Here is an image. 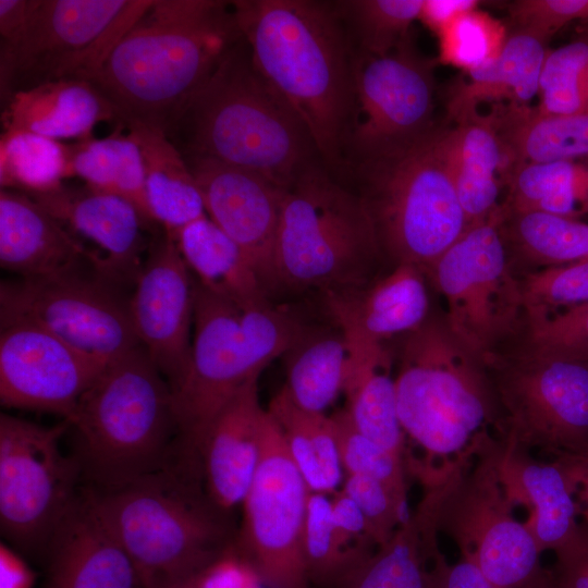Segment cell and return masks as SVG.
Segmentation results:
<instances>
[{
	"label": "cell",
	"mask_w": 588,
	"mask_h": 588,
	"mask_svg": "<svg viewBox=\"0 0 588 588\" xmlns=\"http://www.w3.org/2000/svg\"><path fill=\"white\" fill-rule=\"evenodd\" d=\"M241 38L231 1L154 0L87 82L120 125L167 135Z\"/></svg>",
	"instance_id": "cell-1"
},
{
	"label": "cell",
	"mask_w": 588,
	"mask_h": 588,
	"mask_svg": "<svg viewBox=\"0 0 588 588\" xmlns=\"http://www.w3.org/2000/svg\"><path fill=\"white\" fill-rule=\"evenodd\" d=\"M231 4L254 66L297 115L316 151L336 163L354 103L353 62L336 2Z\"/></svg>",
	"instance_id": "cell-2"
},
{
	"label": "cell",
	"mask_w": 588,
	"mask_h": 588,
	"mask_svg": "<svg viewBox=\"0 0 588 588\" xmlns=\"http://www.w3.org/2000/svg\"><path fill=\"white\" fill-rule=\"evenodd\" d=\"M167 137L199 156L290 187L316 148L304 125L253 64L243 37L226 52Z\"/></svg>",
	"instance_id": "cell-3"
},
{
	"label": "cell",
	"mask_w": 588,
	"mask_h": 588,
	"mask_svg": "<svg viewBox=\"0 0 588 588\" xmlns=\"http://www.w3.org/2000/svg\"><path fill=\"white\" fill-rule=\"evenodd\" d=\"M85 487L146 587L196 576L235 542L230 513L209 497L192 454L118 486Z\"/></svg>",
	"instance_id": "cell-4"
},
{
	"label": "cell",
	"mask_w": 588,
	"mask_h": 588,
	"mask_svg": "<svg viewBox=\"0 0 588 588\" xmlns=\"http://www.w3.org/2000/svg\"><path fill=\"white\" fill-rule=\"evenodd\" d=\"M402 336L397 415L404 434L425 454L413 467L428 488L474 454L487 426L495 425V401L480 360L444 320L428 317Z\"/></svg>",
	"instance_id": "cell-5"
},
{
	"label": "cell",
	"mask_w": 588,
	"mask_h": 588,
	"mask_svg": "<svg viewBox=\"0 0 588 588\" xmlns=\"http://www.w3.org/2000/svg\"><path fill=\"white\" fill-rule=\"evenodd\" d=\"M85 486L108 488L159 470L184 453L170 384L142 345L108 364L69 419Z\"/></svg>",
	"instance_id": "cell-6"
},
{
	"label": "cell",
	"mask_w": 588,
	"mask_h": 588,
	"mask_svg": "<svg viewBox=\"0 0 588 588\" xmlns=\"http://www.w3.org/2000/svg\"><path fill=\"white\" fill-rule=\"evenodd\" d=\"M193 322L189 362L171 392L181 441L199 457L218 413L289 351L307 322L294 309L270 299L242 308L196 280Z\"/></svg>",
	"instance_id": "cell-7"
},
{
	"label": "cell",
	"mask_w": 588,
	"mask_h": 588,
	"mask_svg": "<svg viewBox=\"0 0 588 588\" xmlns=\"http://www.w3.org/2000/svg\"><path fill=\"white\" fill-rule=\"evenodd\" d=\"M450 124L415 143L362 162V197L383 257L420 268L434 262L468 229L455 189Z\"/></svg>",
	"instance_id": "cell-8"
},
{
	"label": "cell",
	"mask_w": 588,
	"mask_h": 588,
	"mask_svg": "<svg viewBox=\"0 0 588 588\" xmlns=\"http://www.w3.org/2000/svg\"><path fill=\"white\" fill-rule=\"evenodd\" d=\"M383 258L362 197L309 167L283 192L274 291L322 295L362 287Z\"/></svg>",
	"instance_id": "cell-9"
},
{
	"label": "cell",
	"mask_w": 588,
	"mask_h": 588,
	"mask_svg": "<svg viewBox=\"0 0 588 588\" xmlns=\"http://www.w3.org/2000/svg\"><path fill=\"white\" fill-rule=\"evenodd\" d=\"M502 443L485 433L475 453L427 488L418 507L495 588H523L541 572L540 554L500 478Z\"/></svg>",
	"instance_id": "cell-10"
},
{
	"label": "cell",
	"mask_w": 588,
	"mask_h": 588,
	"mask_svg": "<svg viewBox=\"0 0 588 588\" xmlns=\"http://www.w3.org/2000/svg\"><path fill=\"white\" fill-rule=\"evenodd\" d=\"M154 0H37L0 49L1 98L64 78L87 81Z\"/></svg>",
	"instance_id": "cell-11"
},
{
	"label": "cell",
	"mask_w": 588,
	"mask_h": 588,
	"mask_svg": "<svg viewBox=\"0 0 588 588\" xmlns=\"http://www.w3.org/2000/svg\"><path fill=\"white\" fill-rule=\"evenodd\" d=\"M68 420L47 427L0 416V526L7 543L45 556L54 532L82 494L85 482L61 439Z\"/></svg>",
	"instance_id": "cell-12"
},
{
	"label": "cell",
	"mask_w": 588,
	"mask_h": 588,
	"mask_svg": "<svg viewBox=\"0 0 588 588\" xmlns=\"http://www.w3.org/2000/svg\"><path fill=\"white\" fill-rule=\"evenodd\" d=\"M490 383L504 444L554 461L588 460V360L527 353Z\"/></svg>",
	"instance_id": "cell-13"
},
{
	"label": "cell",
	"mask_w": 588,
	"mask_h": 588,
	"mask_svg": "<svg viewBox=\"0 0 588 588\" xmlns=\"http://www.w3.org/2000/svg\"><path fill=\"white\" fill-rule=\"evenodd\" d=\"M500 220L501 209L469 226L427 273L445 299L449 329L479 360L489 359L525 311Z\"/></svg>",
	"instance_id": "cell-14"
},
{
	"label": "cell",
	"mask_w": 588,
	"mask_h": 588,
	"mask_svg": "<svg viewBox=\"0 0 588 588\" xmlns=\"http://www.w3.org/2000/svg\"><path fill=\"white\" fill-rule=\"evenodd\" d=\"M309 489L268 411L235 548L269 588H308L303 536Z\"/></svg>",
	"instance_id": "cell-15"
},
{
	"label": "cell",
	"mask_w": 588,
	"mask_h": 588,
	"mask_svg": "<svg viewBox=\"0 0 588 588\" xmlns=\"http://www.w3.org/2000/svg\"><path fill=\"white\" fill-rule=\"evenodd\" d=\"M115 284L78 270L2 282L0 318L36 324L78 352L107 366L139 344L128 299Z\"/></svg>",
	"instance_id": "cell-16"
},
{
	"label": "cell",
	"mask_w": 588,
	"mask_h": 588,
	"mask_svg": "<svg viewBox=\"0 0 588 588\" xmlns=\"http://www.w3.org/2000/svg\"><path fill=\"white\" fill-rule=\"evenodd\" d=\"M436 62L421 57L409 40L388 54H359L353 62L354 103L346 146L360 163L404 148L437 125Z\"/></svg>",
	"instance_id": "cell-17"
},
{
	"label": "cell",
	"mask_w": 588,
	"mask_h": 588,
	"mask_svg": "<svg viewBox=\"0 0 588 588\" xmlns=\"http://www.w3.org/2000/svg\"><path fill=\"white\" fill-rule=\"evenodd\" d=\"M105 367L36 324L1 322L0 401L5 407L69 419Z\"/></svg>",
	"instance_id": "cell-18"
},
{
	"label": "cell",
	"mask_w": 588,
	"mask_h": 588,
	"mask_svg": "<svg viewBox=\"0 0 588 588\" xmlns=\"http://www.w3.org/2000/svg\"><path fill=\"white\" fill-rule=\"evenodd\" d=\"M128 307L139 344L173 390L191 356L194 279L171 235L144 261Z\"/></svg>",
	"instance_id": "cell-19"
},
{
	"label": "cell",
	"mask_w": 588,
	"mask_h": 588,
	"mask_svg": "<svg viewBox=\"0 0 588 588\" xmlns=\"http://www.w3.org/2000/svg\"><path fill=\"white\" fill-rule=\"evenodd\" d=\"M183 157L201 193L206 215L243 249L270 294L285 188L211 158Z\"/></svg>",
	"instance_id": "cell-20"
},
{
	"label": "cell",
	"mask_w": 588,
	"mask_h": 588,
	"mask_svg": "<svg viewBox=\"0 0 588 588\" xmlns=\"http://www.w3.org/2000/svg\"><path fill=\"white\" fill-rule=\"evenodd\" d=\"M47 588H147L84 486L46 550Z\"/></svg>",
	"instance_id": "cell-21"
},
{
	"label": "cell",
	"mask_w": 588,
	"mask_h": 588,
	"mask_svg": "<svg viewBox=\"0 0 588 588\" xmlns=\"http://www.w3.org/2000/svg\"><path fill=\"white\" fill-rule=\"evenodd\" d=\"M27 195L63 225L98 246L101 250L98 275L115 285L135 282L144 264L142 228L146 221L131 203L88 187L61 186Z\"/></svg>",
	"instance_id": "cell-22"
},
{
	"label": "cell",
	"mask_w": 588,
	"mask_h": 588,
	"mask_svg": "<svg viewBox=\"0 0 588 588\" xmlns=\"http://www.w3.org/2000/svg\"><path fill=\"white\" fill-rule=\"evenodd\" d=\"M265 415L258 379H254L218 413L200 444L198 454L206 490L228 513L243 503L256 474Z\"/></svg>",
	"instance_id": "cell-23"
},
{
	"label": "cell",
	"mask_w": 588,
	"mask_h": 588,
	"mask_svg": "<svg viewBox=\"0 0 588 588\" xmlns=\"http://www.w3.org/2000/svg\"><path fill=\"white\" fill-rule=\"evenodd\" d=\"M424 275L416 266L396 265L385 277L362 287L323 295L326 310L347 338L384 343L427 320Z\"/></svg>",
	"instance_id": "cell-24"
},
{
	"label": "cell",
	"mask_w": 588,
	"mask_h": 588,
	"mask_svg": "<svg viewBox=\"0 0 588 588\" xmlns=\"http://www.w3.org/2000/svg\"><path fill=\"white\" fill-rule=\"evenodd\" d=\"M96 252L88 250L73 233L27 194L0 192V265L24 279L48 278L77 270L83 261L93 267Z\"/></svg>",
	"instance_id": "cell-25"
},
{
	"label": "cell",
	"mask_w": 588,
	"mask_h": 588,
	"mask_svg": "<svg viewBox=\"0 0 588 588\" xmlns=\"http://www.w3.org/2000/svg\"><path fill=\"white\" fill-rule=\"evenodd\" d=\"M501 443L499 473L505 492L514 505L528 509L525 525L541 553L554 552L579 526V507L568 467L563 461L534 460L530 453Z\"/></svg>",
	"instance_id": "cell-26"
},
{
	"label": "cell",
	"mask_w": 588,
	"mask_h": 588,
	"mask_svg": "<svg viewBox=\"0 0 588 588\" xmlns=\"http://www.w3.org/2000/svg\"><path fill=\"white\" fill-rule=\"evenodd\" d=\"M449 124L452 175L469 228L500 211L512 166L488 113H469Z\"/></svg>",
	"instance_id": "cell-27"
},
{
	"label": "cell",
	"mask_w": 588,
	"mask_h": 588,
	"mask_svg": "<svg viewBox=\"0 0 588 588\" xmlns=\"http://www.w3.org/2000/svg\"><path fill=\"white\" fill-rule=\"evenodd\" d=\"M548 42L532 34L512 29L500 54L470 70L448 95V123L478 112L485 103L525 107L539 95V82Z\"/></svg>",
	"instance_id": "cell-28"
},
{
	"label": "cell",
	"mask_w": 588,
	"mask_h": 588,
	"mask_svg": "<svg viewBox=\"0 0 588 588\" xmlns=\"http://www.w3.org/2000/svg\"><path fill=\"white\" fill-rule=\"evenodd\" d=\"M117 119L108 100L87 81L64 78L17 91L5 100L4 132L48 138L89 139L95 125Z\"/></svg>",
	"instance_id": "cell-29"
},
{
	"label": "cell",
	"mask_w": 588,
	"mask_h": 588,
	"mask_svg": "<svg viewBox=\"0 0 588 588\" xmlns=\"http://www.w3.org/2000/svg\"><path fill=\"white\" fill-rule=\"evenodd\" d=\"M346 339L350 363L343 390L347 397L345 409L360 433L405 460V434L391 373L392 355L383 342Z\"/></svg>",
	"instance_id": "cell-30"
},
{
	"label": "cell",
	"mask_w": 588,
	"mask_h": 588,
	"mask_svg": "<svg viewBox=\"0 0 588 588\" xmlns=\"http://www.w3.org/2000/svg\"><path fill=\"white\" fill-rule=\"evenodd\" d=\"M196 281L245 308L269 301V292L243 249L207 215L173 236Z\"/></svg>",
	"instance_id": "cell-31"
},
{
	"label": "cell",
	"mask_w": 588,
	"mask_h": 588,
	"mask_svg": "<svg viewBox=\"0 0 588 588\" xmlns=\"http://www.w3.org/2000/svg\"><path fill=\"white\" fill-rule=\"evenodd\" d=\"M488 114L509 155L512 171L524 163L588 157V112L553 114L530 106H497Z\"/></svg>",
	"instance_id": "cell-32"
},
{
	"label": "cell",
	"mask_w": 588,
	"mask_h": 588,
	"mask_svg": "<svg viewBox=\"0 0 588 588\" xmlns=\"http://www.w3.org/2000/svg\"><path fill=\"white\" fill-rule=\"evenodd\" d=\"M125 127L140 149L151 219L173 236L181 228L206 215L196 180L185 158L166 134L142 125Z\"/></svg>",
	"instance_id": "cell-33"
},
{
	"label": "cell",
	"mask_w": 588,
	"mask_h": 588,
	"mask_svg": "<svg viewBox=\"0 0 588 588\" xmlns=\"http://www.w3.org/2000/svg\"><path fill=\"white\" fill-rule=\"evenodd\" d=\"M283 356L289 397L306 412L324 414L345 385L350 347L344 332L334 322L307 323Z\"/></svg>",
	"instance_id": "cell-34"
},
{
	"label": "cell",
	"mask_w": 588,
	"mask_h": 588,
	"mask_svg": "<svg viewBox=\"0 0 588 588\" xmlns=\"http://www.w3.org/2000/svg\"><path fill=\"white\" fill-rule=\"evenodd\" d=\"M438 531L418 510L336 588H429Z\"/></svg>",
	"instance_id": "cell-35"
},
{
	"label": "cell",
	"mask_w": 588,
	"mask_h": 588,
	"mask_svg": "<svg viewBox=\"0 0 588 588\" xmlns=\"http://www.w3.org/2000/svg\"><path fill=\"white\" fill-rule=\"evenodd\" d=\"M267 411L278 425L309 491L326 494L338 491L343 467L330 416L299 408L283 388Z\"/></svg>",
	"instance_id": "cell-36"
},
{
	"label": "cell",
	"mask_w": 588,
	"mask_h": 588,
	"mask_svg": "<svg viewBox=\"0 0 588 588\" xmlns=\"http://www.w3.org/2000/svg\"><path fill=\"white\" fill-rule=\"evenodd\" d=\"M502 208L579 220L588 216V157L515 167Z\"/></svg>",
	"instance_id": "cell-37"
},
{
	"label": "cell",
	"mask_w": 588,
	"mask_h": 588,
	"mask_svg": "<svg viewBox=\"0 0 588 588\" xmlns=\"http://www.w3.org/2000/svg\"><path fill=\"white\" fill-rule=\"evenodd\" d=\"M71 175L88 188L120 196L131 203L148 223L151 219L146 197L145 170L140 149L127 133L119 131L101 139H85L70 146Z\"/></svg>",
	"instance_id": "cell-38"
},
{
	"label": "cell",
	"mask_w": 588,
	"mask_h": 588,
	"mask_svg": "<svg viewBox=\"0 0 588 588\" xmlns=\"http://www.w3.org/2000/svg\"><path fill=\"white\" fill-rule=\"evenodd\" d=\"M500 226L507 249L528 262L549 268L588 260V224L580 220L501 207Z\"/></svg>",
	"instance_id": "cell-39"
},
{
	"label": "cell",
	"mask_w": 588,
	"mask_h": 588,
	"mask_svg": "<svg viewBox=\"0 0 588 588\" xmlns=\"http://www.w3.org/2000/svg\"><path fill=\"white\" fill-rule=\"evenodd\" d=\"M71 175L70 146L25 131L3 132L0 140L1 189L25 194L60 188Z\"/></svg>",
	"instance_id": "cell-40"
},
{
	"label": "cell",
	"mask_w": 588,
	"mask_h": 588,
	"mask_svg": "<svg viewBox=\"0 0 588 588\" xmlns=\"http://www.w3.org/2000/svg\"><path fill=\"white\" fill-rule=\"evenodd\" d=\"M424 0H352L336 2L343 20L351 22L360 53L380 57L409 40Z\"/></svg>",
	"instance_id": "cell-41"
},
{
	"label": "cell",
	"mask_w": 588,
	"mask_h": 588,
	"mask_svg": "<svg viewBox=\"0 0 588 588\" xmlns=\"http://www.w3.org/2000/svg\"><path fill=\"white\" fill-rule=\"evenodd\" d=\"M538 96L537 109L542 113L588 112V32L549 50Z\"/></svg>",
	"instance_id": "cell-42"
},
{
	"label": "cell",
	"mask_w": 588,
	"mask_h": 588,
	"mask_svg": "<svg viewBox=\"0 0 588 588\" xmlns=\"http://www.w3.org/2000/svg\"><path fill=\"white\" fill-rule=\"evenodd\" d=\"M329 494L309 491L303 536V553L309 583L336 588L363 561L338 542L331 522Z\"/></svg>",
	"instance_id": "cell-43"
},
{
	"label": "cell",
	"mask_w": 588,
	"mask_h": 588,
	"mask_svg": "<svg viewBox=\"0 0 588 588\" xmlns=\"http://www.w3.org/2000/svg\"><path fill=\"white\" fill-rule=\"evenodd\" d=\"M507 34L502 22L478 8L465 12L437 34V62L460 68L464 72L477 69L500 54Z\"/></svg>",
	"instance_id": "cell-44"
},
{
	"label": "cell",
	"mask_w": 588,
	"mask_h": 588,
	"mask_svg": "<svg viewBox=\"0 0 588 588\" xmlns=\"http://www.w3.org/2000/svg\"><path fill=\"white\" fill-rule=\"evenodd\" d=\"M340 460L346 475H360L378 479L397 494L406 498L405 460L396 456L360 433L346 409L330 416Z\"/></svg>",
	"instance_id": "cell-45"
},
{
	"label": "cell",
	"mask_w": 588,
	"mask_h": 588,
	"mask_svg": "<svg viewBox=\"0 0 588 588\" xmlns=\"http://www.w3.org/2000/svg\"><path fill=\"white\" fill-rule=\"evenodd\" d=\"M528 319L549 316L588 303V260L549 267L520 281Z\"/></svg>",
	"instance_id": "cell-46"
},
{
	"label": "cell",
	"mask_w": 588,
	"mask_h": 588,
	"mask_svg": "<svg viewBox=\"0 0 588 588\" xmlns=\"http://www.w3.org/2000/svg\"><path fill=\"white\" fill-rule=\"evenodd\" d=\"M528 353L588 360V303L529 319Z\"/></svg>",
	"instance_id": "cell-47"
},
{
	"label": "cell",
	"mask_w": 588,
	"mask_h": 588,
	"mask_svg": "<svg viewBox=\"0 0 588 588\" xmlns=\"http://www.w3.org/2000/svg\"><path fill=\"white\" fill-rule=\"evenodd\" d=\"M342 490L359 506L377 547L384 544L409 517L406 516V498L378 479L346 475Z\"/></svg>",
	"instance_id": "cell-48"
},
{
	"label": "cell",
	"mask_w": 588,
	"mask_h": 588,
	"mask_svg": "<svg viewBox=\"0 0 588 588\" xmlns=\"http://www.w3.org/2000/svg\"><path fill=\"white\" fill-rule=\"evenodd\" d=\"M512 29L535 35L548 42L563 26L588 21V0H516L507 4Z\"/></svg>",
	"instance_id": "cell-49"
},
{
	"label": "cell",
	"mask_w": 588,
	"mask_h": 588,
	"mask_svg": "<svg viewBox=\"0 0 588 588\" xmlns=\"http://www.w3.org/2000/svg\"><path fill=\"white\" fill-rule=\"evenodd\" d=\"M234 543L194 576L195 588H259V585L264 584L255 568L238 553Z\"/></svg>",
	"instance_id": "cell-50"
},
{
	"label": "cell",
	"mask_w": 588,
	"mask_h": 588,
	"mask_svg": "<svg viewBox=\"0 0 588 588\" xmlns=\"http://www.w3.org/2000/svg\"><path fill=\"white\" fill-rule=\"evenodd\" d=\"M552 569L561 588H588V523L579 524L576 532L554 551Z\"/></svg>",
	"instance_id": "cell-51"
},
{
	"label": "cell",
	"mask_w": 588,
	"mask_h": 588,
	"mask_svg": "<svg viewBox=\"0 0 588 588\" xmlns=\"http://www.w3.org/2000/svg\"><path fill=\"white\" fill-rule=\"evenodd\" d=\"M429 588H495L469 560L450 564L437 550L429 571Z\"/></svg>",
	"instance_id": "cell-52"
},
{
	"label": "cell",
	"mask_w": 588,
	"mask_h": 588,
	"mask_svg": "<svg viewBox=\"0 0 588 588\" xmlns=\"http://www.w3.org/2000/svg\"><path fill=\"white\" fill-rule=\"evenodd\" d=\"M36 571L5 541L0 543V588H33Z\"/></svg>",
	"instance_id": "cell-53"
},
{
	"label": "cell",
	"mask_w": 588,
	"mask_h": 588,
	"mask_svg": "<svg viewBox=\"0 0 588 588\" xmlns=\"http://www.w3.org/2000/svg\"><path fill=\"white\" fill-rule=\"evenodd\" d=\"M476 0H424L419 19L436 35L456 16L478 8Z\"/></svg>",
	"instance_id": "cell-54"
},
{
	"label": "cell",
	"mask_w": 588,
	"mask_h": 588,
	"mask_svg": "<svg viewBox=\"0 0 588 588\" xmlns=\"http://www.w3.org/2000/svg\"><path fill=\"white\" fill-rule=\"evenodd\" d=\"M37 0H0L1 46L12 44L24 29Z\"/></svg>",
	"instance_id": "cell-55"
},
{
	"label": "cell",
	"mask_w": 588,
	"mask_h": 588,
	"mask_svg": "<svg viewBox=\"0 0 588 588\" xmlns=\"http://www.w3.org/2000/svg\"><path fill=\"white\" fill-rule=\"evenodd\" d=\"M563 462L566 463L575 485V497L578 503L579 514L588 523V460Z\"/></svg>",
	"instance_id": "cell-56"
},
{
	"label": "cell",
	"mask_w": 588,
	"mask_h": 588,
	"mask_svg": "<svg viewBox=\"0 0 588 588\" xmlns=\"http://www.w3.org/2000/svg\"><path fill=\"white\" fill-rule=\"evenodd\" d=\"M523 588H561L552 569H542V572L529 584Z\"/></svg>",
	"instance_id": "cell-57"
},
{
	"label": "cell",
	"mask_w": 588,
	"mask_h": 588,
	"mask_svg": "<svg viewBox=\"0 0 588 588\" xmlns=\"http://www.w3.org/2000/svg\"><path fill=\"white\" fill-rule=\"evenodd\" d=\"M147 588H195L194 576L182 579H164L149 584Z\"/></svg>",
	"instance_id": "cell-58"
}]
</instances>
